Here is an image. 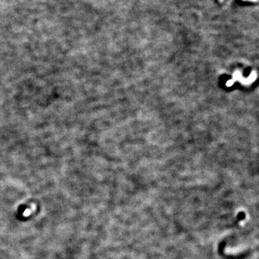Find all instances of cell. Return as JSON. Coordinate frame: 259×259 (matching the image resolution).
<instances>
[{"mask_svg":"<svg viewBox=\"0 0 259 259\" xmlns=\"http://www.w3.org/2000/svg\"><path fill=\"white\" fill-rule=\"evenodd\" d=\"M233 77L235 80H242L241 73H240V71H236V73L234 74Z\"/></svg>","mask_w":259,"mask_h":259,"instance_id":"6da1fadb","label":"cell"},{"mask_svg":"<svg viewBox=\"0 0 259 259\" xmlns=\"http://www.w3.org/2000/svg\"><path fill=\"white\" fill-rule=\"evenodd\" d=\"M232 84H233V81H232V80H231V81H229L228 83H227V85H228V86H232Z\"/></svg>","mask_w":259,"mask_h":259,"instance_id":"7a4b0ae2","label":"cell"}]
</instances>
